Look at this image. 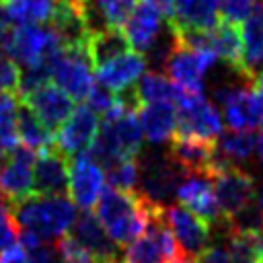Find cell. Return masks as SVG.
I'll return each instance as SVG.
<instances>
[{
    "instance_id": "44dd1931",
    "label": "cell",
    "mask_w": 263,
    "mask_h": 263,
    "mask_svg": "<svg viewBox=\"0 0 263 263\" xmlns=\"http://www.w3.org/2000/svg\"><path fill=\"white\" fill-rule=\"evenodd\" d=\"M144 68H146V58L140 51H127L115 60H111L109 64L97 68V78L103 86H107L109 90L123 92L129 90L138 84V80L144 76Z\"/></svg>"
},
{
    "instance_id": "c3c4849f",
    "label": "cell",
    "mask_w": 263,
    "mask_h": 263,
    "mask_svg": "<svg viewBox=\"0 0 263 263\" xmlns=\"http://www.w3.org/2000/svg\"><path fill=\"white\" fill-rule=\"evenodd\" d=\"M175 263H197V261H195V259H191V257H187V255H181Z\"/></svg>"
},
{
    "instance_id": "8992f818",
    "label": "cell",
    "mask_w": 263,
    "mask_h": 263,
    "mask_svg": "<svg viewBox=\"0 0 263 263\" xmlns=\"http://www.w3.org/2000/svg\"><path fill=\"white\" fill-rule=\"evenodd\" d=\"M179 134L195 136L203 140H216L222 136V115L203 95L181 90L175 103Z\"/></svg>"
},
{
    "instance_id": "ac0fdd59",
    "label": "cell",
    "mask_w": 263,
    "mask_h": 263,
    "mask_svg": "<svg viewBox=\"0 0 263 263\" xmlns=\"http://www.w3.org/2000/svg\"><path fill=\"white\" fill-rule=\"evenodd\" d=\"M226 125L234 132H255L263 127V95L251 86H240L224 105Z\"/></svg>"
},
{
    "instance_id": "b9f144b4",
    "label": "cell",
    "mask_w": 263,
    "mask_h": 263,
    "mask_svg": "<svg viewBox=\"0 0 263 263\" xmlns=\"http://www.w3.org/2000/svg\"><path fill=\"white\" fill-rule=\"evenodd\" d=\"M12 23H14V18H12V14H10L6 2L0 0V33H10Z\"/></svg>"
},
{
    "instance_id": "7a4b0ae2",
    "label": "cell",
    "mask_w": 263,
    "mask_h": 263,
    "mask_svg": "<svg viewBox=\"0 0 263 263\" xmlns=\"http://www.w3.org/2000/svg\"><path fill=\"white\" fill-rule=\"evenodd\" d=\"M18 230L33 232L43 242L60 240L76 222V205L68 195H31L10 205Z\"/></svg>"
},
{
    "instance_id": "4fadbf2b",
    "label": "cell",
    "mask_w": 263,
    "mask_h": 263,
    "mask_svg": "<svg viewBox=\"0 0 263 263\" xmlns=\"http://www.w3.org/2000/svg\"><path fill=\"white\" fill-rule=\"evenodd\" d=\"M164 220L171 228L179 249L183 255L197 259L208 247H210V224L191 214L183 205H166L164 208Z\"/></svg>"
},
{
    "instance_id": "cb8c5ba5",
    "label": "cell",
    "mask_w": 263,
    "mask_h": 263,
    "mask_svg": "<svg viewBox=\"0 0 263 263\" xmlns=\"http://www.w3.org/2000/svg\"><path fill=\"white\" fill-rule=\"evenodd\" d=\"M138 121L142 127V134L154 142L162 144L173 140L177 134L179 121H177V107L173 103H150L142 105L138 111Z\"/></svg>"
},
{
    "instance_id": "74e56055",
    "label": "cell",
    "mask_w": 263,
    "mask_h": 263,
    "mask_svg": "<svg viewBox=\"0 0 263 263\" xmlns=\"http://www.w3.org/2000/svg\"><path fill=\"white\" fill-rule=\"evenodd\" d=\"M115 101H117V95L99 82V84H95V86H92V90H90V95L86 97V101H84V103H86V107H88L90 111H95L97 115L101 113V115L105 117V115L113 109Z\"/></svg>"
},
{
    "instance_id": "d6a6232c",
    "label": "cell",
    "mask_w": 263,
    "mask_h": 263,
    "mask_svg": "<svg viewBox=\"0 0 263 263\" xmlns=\"http://www.w3.org/2000/svg\"><path fill=\"white\" fill-rule=\"evenodd\" d=\"M105 179L109 187L119 191H136L140 185V160L138 158H121L105 166Z\"/></svg>"
},
{
    "instance_id": "d4e9b609",
    "label": "cell",
    "mask_w": 263,
    "mask_h": 263,
    "mask_svg": "<svg viewBox=\"0 0 263 263\" xmlns=\"http://www.w3.org/2000/svg\"><path fill=\"white\" fill-rule=\"evenodd\" d=\"M208 49L216 58L224 60L230 70L240 72L242 68V29L236 23L220 21L208 31Z\"/></svg>"
},
{
    "instance_id": "ab89813d",
    "label": "cell",
    "mask_w": 263,
    "mask_h": 263,
    "mask_svg": "<svg viewBox=\"0 0 263 263\" xmlns=\"http://www.w3.org/2000/svg\"><path fill=\"white\" fill-rule=\"evenodd\" d=\"M27 255H29L27 263H62L58 247H51L47 242H41L33 249H27Z\"/></svg>"
},
{
    "instance_id": "9a60e30c",
    "label": "cell",
    "mask_w": 263,
    "mask_h": 263,
    "mask_svg": "<svg viewBox=\"0 0 263 263\" xmlns=\"http://www.w3.org/2000/svg\"><path fill=\"white\" fill-rule=\"evenodd\" d=\"M105 171L97 160H92L86 152L78 154L70 164V183H68V195L74 201V205L88 212L92 205H97L103 189H105Z\"/></svg>"
},
{
    "instance_id": "4316f807",
    "label": "cell",
    "mask_w": 263,
    "mask_h": 263,
    "mask_svg": "<svg viewBox=\"0 0 263 263\" xmlns=\"http://www.w3.org/2000/svg\"><path fill=\"white\" fill-rule=\"evenodd\" d=\"M226 249L232 263H263V230L226 228Z\"/></svg>"
},
{
    "instance_id": "d590c367",
    "label": "cell",
    "mask_w": 263,
    "mask_h": 263,
    "mask_svg": "<svg viewBox=\"0 0 263 263\" xmlns=\"http://www.w3.org/2000/svg\"><path fill=\"white\" fill-rule=\"evenodd\" d=\"M58 251L62 257V263H101L90 251H86L72 234H66L58 240Z\"/></svg>"
},
{
    "instance_id": "f35d334b",
    "label": "cell",
    "mask_w": 263,
    "mask_h": 263,
    "mask_svg": "<svg viewBox=\"0 0 263 263\" xmlns=\"http://www.w3.org/2000/svg\"><path fill=\"white\" fill-rule=\"evenodd\" d=\"M18 232L21 230L12 220L10 205H6L4 199H0V253L18 242Z\"/></svg>"
},
{
    "instance_id": "8d00e7d4",
    "label": "cell",
    "mask_w": 263,
    "mask_h": 263,
    "mask_svg": "<svg viewBox=\"0 0 263 263\" xmlns=\"http://www.w3.org/2000/svg\"><path fill=\"white\" fill-rule=\"evenodd\" d=\"M261 0H220V16L222 21H228V23H240V21H247L257 4Z\"/></svg>"
},
{
    "instance_id": "f6af8a7d",
    "label": "cell",
    "mask_w": 263,
    "mask_h": 263,
    "mask_svg": "<svg viewBox=\"0 0 263 263\" xmlns=\"http://www.w3.org/2000/svg\"><path fill=\"white\" fill-rule=\"evenodd\" d=\"M8 156H10V154H8L6 150H2V148H0V168H2V166L8 162Z\"/></svg>"
},
{
    "instance_id": "83f0119b",
    "label": "cell",
    "mask_w": 263,
    "mask_h": 263,
    "mask_svg": "<svg viewBox=\"0 0 263 263\" xmlns=\"http://www.w3.org/2000/svg\"><path fill=\"white\" fill-rule=\"evenodd\" d=\"M18 142L37 154L55 146V136L39 121V117L25 105V101H21L18 109Z\"/></svg>"
},
{
    "instance_id": "7402d4cb",
    "label": "cell",
    "mask_w": 263,
    "mask_h": 263,
    "mask_svg": "<svg viewBox=\"0 0 263 263\" xmlns=\"http://www.w3.org/2000/svg\"><path fill=\"white\" fill-rule=\"evenodd\" d=\"M251 86L263 74V0L242 27V68L238 72Z\"/></svg>"
},
{
    "instance_id": "7bdbcfd3",
    "label": "cell",
    "mask_w": 263,
    "mask_h": 263,
    "mask_svg": "<svg viewBox=\"0 0 263 263\" xmlns=\"http://www.w3.org/2000/svg\"><path fill=\"white\" fill-rule=\"evenodd\" d=\"M152 2H154V4L164 12V16L168 18V16L173 14V8H175V2H177V0H152Z\"/></svg>"
},
{
    "instance_id": "bcb514c9",
    "label": "cell",
    "mask_w": 263,
    "mask_h": 263,
    "mask_svg": "<svg viewBox=\"0 0 263 263\" xmlns=\"http://www.w3.org/2000/svg\"><path fill=\"white\" fill-rule=\"evenodd\" d=\"M58 2H62V4H72V6H76V8H82V0H58ZM82 12V10H80Z\"/></svg>"
},
{
    "instance_id": "603a6c76",
    "label": "cell",
    "mask_w": 263,
    "mask_h": 263,
    "mask_svg": "<svg viewBox=\"0 0 263 263\" xmlns=\"http://www.w3.org/2000/svg\"><path fill=\"white\" fill-rule=\"evenodd\" d=\"M86 251H90L101 263L103 261H111V259H119L117 255V245L111 240V236L107 234L105 226L99 222L97 216H92L90 212H82L70 232Z\"/></svg>"
},
{
    "instance_id": "6da1fadb",
    "label": "cell",
    "mask_w": 263,
    "mask_h": 263,
    "mask_svg": "<svg viewBox=\"0 0 263 263\" xmlns=\"http://www.w3.org/2000/svg\"><path fill=\"white\" fill-rule=\"evenodd\" d=\"M162 210L148 201L140 191H119L105 187L97 201V218L105 226L115 245H129L142 236L150 224V218Z\"/></svg>"
},
{
    "instance_id": "681fc988",
    "label": "cell",
    "mask_w": 263,
    "mask_h": 263,
    "mask_svg": "<svg viewBox=\"0 0 263 263\" xmlns=\"http://www.w3.org/2000/svg\"><path fill=\"white\" fill-rule=\"evenodd\" d=\"M257 201H259V208H261V212H263V189H261V195H259Z\"/></svg>"
},
{
    "instance_id": "3957f363",
    "label": "cell",
    "mask_w": 263,
    "mask_h": 263,
    "mask_svg": "<svg viewBox=\"0 0 263 263\" xmlns=\"http://www.w3.org/2000/svg\"><path fill=\"white\" fill-rule=\"evenodd\" d=\"M64 45L51 27L41 25H18L8 33V53L23 68L39 62H55Z\"/></svg>"
},
{
    "instance_id": "d6986e66",
    "label": "cell",
    "mask_w": 263,
    "mask_h": 263,
    "mask_svg": "<svg viewBox=\"0 0 263 263\" xmlns=\"http://www.w3.org/2000/svg\"><path fill=\"white\" fill-rule=\"evenodd\" d=\"M162 16L164 12L152 0H142L136 6L129 21L125 23V35L129 39V45L136 51L146 53L152 47V43L160 37V33L166 27Z\"/></svg>"
},
{
    "instance_id": "60d3db41",
    "label": "cell",
    "mask_w": 263,
    "mask_h": 263,
    "mask_svg": "<svg viewBox=\"0 0 263 263\" xmlns=\"http://www.w3.org/2000/svg\"><path fill=\"white\" fill-rule=\"evenodd\" d=\"M197 263H232V257L224 245H210L197 257Z\"/></svg>"
},
{
    "instance_id": "e0dca14e",
    "label": "cell",
    "mask_w": 263,
    "mask_h": 263,
    "mask_svg": "<svg viewBox=\"0 0 263 263\" xmlns=\"http://www.w3.org/2000/svg\"><path fill=\"white\" fill-rule=\"evenodd\" d=\"M70 164V156L58 146L43 150L33 166L35 191L39 195H68Z\"/></svg>"
},
{
    "instance_id": "1f68e13d",
    "label": "cell",
    "mask_w": 263,
    "mask_h": 263,
    "mask_svg": "<svg viewBox=\"0 0 263 263\" xmlns=\"http://www.w3.org/2000/svg\"><path fill=\"white\" fill-rule=\"evenodd\" d=\"M12 18L21 25L33 23H45L51 18L53 10H55V2L53 0H4Z\"/></svg>"
},
{
    "instance_id": "277c9868",
    "label": "cell",
    "mask_w": 263,
    "mask_h": 263,
    "mask_svg": "<svg viewBox=\"0 0 263 263\" xmlns=\"http://www.w3.org/2000/svg\"><path fill=\"white\" fill-rule=\"evenodd\" d=\"M181 255L183 253L166 226L164 208L150 218L146 232L129 242L123 251L125 263H175Z\"/></svg>"
},
{
    "instance_id": "5b68a950",
    "label": "cell",
    "mask_w": 263,
    "mask_h": 263,
    "mask_svg": "<svg viewBox=\"0 0 263 263\" xmlns=\"http://www.w3.org/2000/svg\"><path fill=\"white\" fill-rule=\"evenodd\" d=\"M166 156L185 175H205L210 179H214L224 166L230 164L220 156L216 142L195 136H185L179 132L173 136Z\"/></svg>"
},
{
    "instance_id": "30bf717a",
    "label": "cell",
    "mask_w": 263,
    "mask_h": 263,
    "mask_svg": "<svg viewBox=\"0 0 263 263\" xmlns=\"http://www.w3.org/2000/svg\"><path fill=\"white\" fill-rule=\"evenodd\" d=\"M53 84L68 92L74 101H86L95 86L92 62L86 47L64 49L53 66Z\"/></svg>"
},
{
    "instance_id": "5bb4252c",
    "label": "cell",
    "mask_w": 263,
    "mask_h": 263,
    "mask_svg": "<svg viewBox=\"0 0 263 263\" xmlns=\"http://www.w3.org/2000/svg\"><path fill=\"white\" fill-rule=\"evenodd\" d=\"M23 101L51 134H58L74 113V99L53 82L35 88L33 92L25 95Z\"/></svg>"
},
{
    "instance_id": "ba28073f",
    "label": "cell",
    "mask_w": 263,
    "mask_h": 263,
    "mask_svg": "<svg viewBox=\"0 0 263 263\" xmlns=\"http://www.w3.org/2000/svg\"><path fill=\"white\" fill-rule=\"evenodd\" d=\"M216 60V53L208 49H191L187 45H181L177 39V47L168 58L164 72L181 90L201 95L205 86V74L214 68Z\"/></svg>"
},
{
    "instance_id": "2e32d148",
    "label": "cell",
    "mask_w": 263,
    "mask_h": 263,
    "mask_svg": "<svg viewBox=\"0 0 263 263\" xmlns=\"http://www.w3.org/2000/svg\"><path fill=\"white\" fill-rule=\"evenodd\" d=\"M99 136V117L86 105L76 107L70 119L55 134V146L68 156H78L90 150Z\"/></svg>"
},
{
    "instance_id": "f907efd6",
    "label": "cell",
    "mask_w": 263,
    "mask_h": 263,
    "mask_svg": "<svg viewBox=\"0 0 263 263\" xmlns=\"http://www.w3.org/2000/svg\"><path fill=\"white\" fill-rule=\"evenodd\" d=\"M103 263H125V261H121V259H111V261H103Z\"/></svg>"
},
{
    "instance_id": "e575fe53",
    "label": "cell",
    "mask_w": 263,
    "mask_h": 263,
    "mask_svg": "<svg viewBox=\"0 0 263 263\" xmlns=\"http://www.w3.org/2000/svg\"><path fill=\"white\" fill-rule=\"evenodd\" d=\"M140 2L142 0H97L105 21L109 23V27H115V29H121L129 21L132 12Z\"/></svg>"
},
{
    "instance_id": "ee69618b",
    "label": "cell",
    "mask_w": 263,
    "mask_h": 263,
    "mask_svg": "<svg viewBox=\"0 0 263 263\" xmlns=\"http://www.w3.org/2000/svg\"><path fill=\"white\" fill-rule=\"evenodd\" d=\"M257 156H259V162L263 164V132L259 136V144H257Z\"/></svg>"
},
{
    "instance_id": "52a82bcc",
    "label": "cell",
    "mask_w": 263,
    "mask_h": 263,
    "mask_svg": "<svg viewBox=\"0 0 263 263\" xmlns=\"http://www.w3.org/2000/svg\"><path fill=\"white\" fill-rule=\"evenodd\" d=\"M212 181L226 224H230L242 210L255 203V177L242 166L228 164Z\"/></svg>"
},
{
    "instance_id": "7c38bea8",
    "label": "cell",
    "mask_w": 263,
    "mask_h": 263,
    "mask_svg": "<svg viewBox=\"0 0 263 263\" xmlns=\"http://www.w3.org/2000/svg\"><path fill=\"white\" fill-rule=\"evenodd\" d=\"M177 199L183 208H187L191 214L208 222L210 226H224L228 228L220 203L216 199L214 181L205 175H185L183 181L177 187Z\"/></svg>"
},
{
    "instance_id": "ffe728a7",
    "label": "cell",
    "mask_w": 263,
    "mask_h": 263,
    "mask_svg": "<svg viewBox=\"0 0 263 263\" xmlns=\"http://www.w3.org/2000/svg\"><path fill=\"white\" fill-rule=\"evenodd\" d=\"M166 21L175 31H210L220 23V0H177Z\"/></svg>"
},
{
    "instance_id": "484cf974",
    "label": "cell",
    "mask_w": 263,
    "mask_h": 263,
    "mask_svg": "<svg viewBox=\"0 0 263 263\" xmlns=\"http://www.w3.org/2000/svg\"><path fill=\"white\" fill-rule=\"evenodd\" d=\"M129 47L132 45H129V39H127L125 31L115 29V27L92 33L88 37V43H86V51H88L90 62H92L95 68H101L105 64H109L111 60L127 53Z\"/></svg>"
},
{
    "instance_id": "7dc6e473",
    "label": "cell",
    "mask_w": 263,
    "mask_h": 263,
    "mask_svg": "<svg viewBox=\"0 0 263 263\" xmlns=\"http://www.w3.org/2000/svg\"><path fill=\"white\" fill-rule=\"evenodd\" d=\"M253 86H255V88H257V90H259V92L263 95V74H261V76H259V78L255 80V84H253Z\"/></svg>"
},
{
    "instance_id": "f1b7e54d",
    "label": "cell",
    "mask_w": 263,
    "mask_h": 263,
    "mask_svg": "<svg viewBox=\"0 0 263 263\" xmlns=\"http://www.w3.org/2000/svg\"><path fill=\"white\" fill-rule=\"evenodd\" d=\"M134 88L142 105H150V103H173L175 105L181 92V88L162 72L144 74Z\"/></svg>"
},
{
    "instance_id": "f546056e",
    "label": "cell",
    "mask_w": 263,
    "mask_h": 263,
    "mask_svg": "<svg viewBox=\"0 0 263 263\" xmlns=\"http://www.w3.org/2000/svg\"><path fill=\"white\" fill-rule=\"evenodd\" d=\"M257 144H259V138L255 132H234V129H230L228 134H222L216 142L220 156L230 164L251 158L257 152Z\"/></svg>"
},
{
    "instance_id": "836d02e7",
    "label": "cell",
    "mask_w": 263,
    "mask_h": 263,
    "mask_svg": "<svg viewBox=\"0 0 263 263\" xmlns=\"http://www.w3.org/2000/svg\"><path fill=\"white\" fill-rule=\"evenodd\" d=\"M18 84L21 68L8 53V33H0V95H18Z\"/></svg>"
},
{
    "instance_id": "9c48e42d",
    "label": "cell",
    "mask_w": 263,
    "mask_h": 263,
    "mask_svg": "<svg viewBox=\"0 0 263 263\" xmlns=\"http://www.w3.org/2000/svg\"><path fill=\"white\" fill-rule=\"evenodd\" d=\"M183 177L185 173L168 156L146 154L140 160V193L156 205L166 208L164 201L177 195Z\"/></svg>"
},
{
    "instance_id": "4dcf8cb0",
    "label": "cell",
    "mask_w": 263,
    "mask_h": 263,
    "mask_svg": "<svg viewBox=\"0 0 263 263\" xmlns=\"http://www.w3.org/2000/svg\"><path fill=\"white\" fill-rule=\"evenodd\" d=\"M21 95H0V148L8 154L18 146V109Z\"/></svg>"
},
{
    "instance_id": "8fae6325",
    "label": "cell",
    "mask_w": 263,
    "mask_h": 263,
    "mask_svg": "<svg viewBox=\"0 0 263 263\" xmlns=\"http://www.w3.org/2000/svg\"><path fill=\"white\" fill-rule=\"evenodd\" d=\"M37 156H39L37 152L18 144L10 152L8 162L0 168V197L8 201V205L18 203L33 195L35 191L33 166Z\"/></svg>"
}]
</instances>
